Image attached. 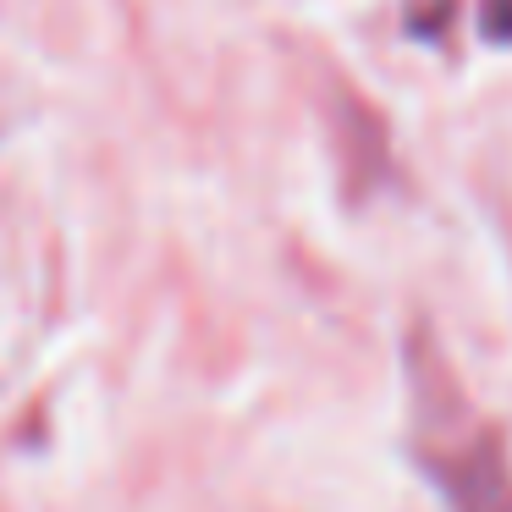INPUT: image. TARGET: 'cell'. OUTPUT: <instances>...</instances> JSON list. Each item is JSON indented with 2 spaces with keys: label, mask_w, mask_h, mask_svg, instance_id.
I'll use <instances>...</instances> for the list:
<instances>
[{
  "label": "cell",
  "mask_w": 512,
  "mask_h": 512,
  "mask_svg": "<svg viewBox=\"0 0 512 512\" xmlns=\"http://www.w3.org/2000/svg\"><path fill=\"white\" fill-rule=\"evenodd\" d=\"M419 468L452 512H512V457L501 452L485 419H468L441 441H424Z\"/></svg>",
  "instance_id": "cell-1"
}]
</instances>
